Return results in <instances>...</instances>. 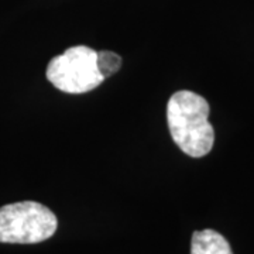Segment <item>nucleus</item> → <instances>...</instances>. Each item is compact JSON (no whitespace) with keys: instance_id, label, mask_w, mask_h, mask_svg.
Masks as SVG:
<instances>
[{"instance_id":"obj_1","label":"nucleus","mask_w":254,"mask_h":254,"mask_svg":"<svg viewBox=\"0 0 254 254\" xmlns=\"http://www.w3.org/2000/svg\"><path fill=\"white\" fill-rule=\"evenodd\" d=\"M209 103L190 91L175 92L167 105V122L175 144L190 157L210 153L215 131L209 123Z\"/></svg>"},{"instance_id":"obj_4","label":"nucleus","mask_w":254,"mask_h":254,"mask_svg":"<svg viewBox=\"0 0 254 254\" xmlns=\"http://www.w3.org/2000/svg\"><path fill=\"white\" fill-rule=\"evenodd\" d=\"M190 254H233V252L229 242L220 233L212 229H205L193 232Z\"/></svg>"},{"instance_id":"obj_2","label":"nucleus","mask_w":254,"mask_h":254,"mask_svg":"<svg viewBox=\"0 0 254 254\" xmlns=\"http://www.w3.org/2000/svg\"><path fill=\"white\" fill-rule=\"evenodd\" d=\"M57 226L54 212L34 200L16 202L0 208V243H41L54 235Z\"/></svg>"},{"instance_id":"obj_3","label":"nucleus","mask_w":254,"mask_h":254,"mask_svg":"<svg viewBox=\"0 0 254 254\" xmlns=\"http://www.w3.org/2000/svg\"><path fill=\"white\" fill-rule=\"evenodd\" d=\"M47 79L66 93H85L105 81L96 65V51L86 46L69 47L47 66Z\"/></svg>"},{"instance_id":"obj_5","label":"nucleus","mask_w":254,"mask_h":254,"mask_svg":"<svg viewBox=\"0 0 254 254\" xmlns=\"http://www.w3.org/2000/svg\"><path fill=\"white\" fill-rule=\"evenodd\" d=\"M96 65L103 79H106L120 69L122 57L112 51H99L96 53Z\"/></svg>"}]
</instances>
